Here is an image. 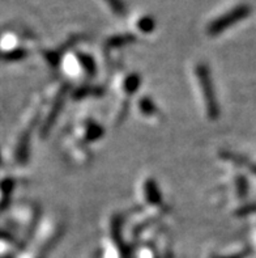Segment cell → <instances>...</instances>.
I'll return each instance as SVG.
<instances>
[{"mask_svg": "<svg viewBox=\"0 0 256 258\" xmlns=\"http://www.w3.org/2000/svg\"><path fill=\"white\" fill-rule=\"evenodd\" d=\"M110 4L111 10L115 11L117 13H124V4L122 0H106Z\"/></svg>", "mask_w": 256, "mask_h": 258, "instance_id": "2", "label": "cell"}, {"mask_svg": "<svg viewBox=\"0 0 256 258\" xmlns=\"http://www.w3.org/2000/svg\"><path fill=\"white\" fill-rule=\"evenodd\" d=\"M248 12H250L248 7H246V6L238 7V8H235L234 11H231V12H229L227 15H225V16L221 17V19L216 20V21H214V23L211 25L209 30H211V33L222 32V30H225L226 28H229L231 24L237 23V21H239L240 19L246 17L247 15H248Z\"/></svg>", "mask_w": 256, "mask_h": 258, "instance_id": "1", "label": "cell"}]
</instances>
